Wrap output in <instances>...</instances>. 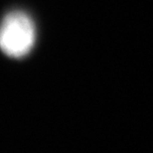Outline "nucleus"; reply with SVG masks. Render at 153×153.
Listing matches in <instances>:
<instances>
[{
    "mask_svg": "<svg viewBox=\"0 0 153 153\" xmlns=\"http://www.w3.org/2000/svg\"><path fill=\"white\" fill-rule=\"evenodd\" d=\"M36 40L35 24L23 11H12L0 24V49L12 58L26 56Z\"/></svg>",
    "mask_w": 153,
    "mask_h": 153,
    "instance_id": "nucleus-1",
    "label": "nucleus"
}]
</instances>
